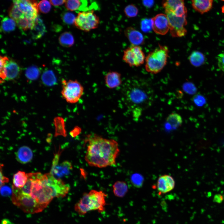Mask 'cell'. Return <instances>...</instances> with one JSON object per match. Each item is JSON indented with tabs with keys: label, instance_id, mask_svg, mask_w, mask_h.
<instances>
[{
	"label": "cell",
	"instance_id": "37",
	"mask_svg": "<svg viewBox=\"0 0 224 224\" xmlns=\"http://www.w3.org/2000/svg\"><path fill=\"white\" fill-rule=\"evenodd\" d=\"M141 28L142 31L148 32L152 29V22L151 19H144L141 22Z\"/></svg>",
	"mask_w": 224,
	"mask_h": 224
},
{
	"label": "cell",
	"instance_id": "43",
	"mask_svg": "<svg viewBox=\"0 0 224 224\" xmlns=\"http://www.w3.org/2000/svg\"><path fill=\"white\" fill-rule=\"evenodd\" d=\"M193 100L195 104L198 106H202L206 103L204 97L199 94L195 95L193 97Z\"/></svg>",
	"mask_w": 224,
	"mask_h": 224
},
{
	"label": "cell",
	"instance_id": "31",
	"mask_svg": "<svg viewBox=\"0 0 224 224\" xmlns=\"http://www.w3.org/2000/svg\"><path fill=\"white\" fill-rule=\"evenodd\" d=\"M8 15L10 18L15 21L21 18L26 17L23 12L13 3L9 10Z\"/></svg>",
	"mask_w": 224,
	"mask_h": 224
},
{
	"label": "cell",
	"instance_id": "16",
	"mask_svg": "<svg viewBox=\"0 0 224 224\" xmlns=\"http://www.w3.org/2000/svg\"><path fill=\"white\" fill-rule=\"evenodd\" d=\"M124 33L133 45L139 46L144 43V39L142 33L133 27L127 28L124 30Z\"/></svg>",
	"mask_w": 224,
	"mask_h": 224
},
{
	"label": "cell",
	"instance_id": "11",
	"mask_svg": "<svg viewBox=\"0 0 224 224\" xmlns=\"http://www.w3.org/2000/svg\"><path fill=\"white\" fill-rule=\"evenodd\" d=\"M13 2L26 17L32 20L38 17L39 8L36 0H13Z\"/></svg>",
	"mask_w": 224,
	"mask_h": 224
},
{
	"label": "cell",
	"instance_id": "38",
	"mask_svg": "<svg viewBox=\"0 0 224 224\" xmlns=\"http://www.w3.org/2000/svg\"><path fill=\"white\" fill-rule=\"evenodd\" d=\"M39 9L42 13H47L50 10L51 6L50 2L47 0H42L38 3Z\"/></svg>",
	"mask_w": 224,
	"mask_h": 224
},
{
	"label": "cell",
	"instance_id": "23",
	"mask_svg": "<svg viewBox=\"0 0 224 224\" xmlns=\"http://www.w3.org/2000/svg\"><path fill=\"white\" fill-rule=\"evenodd\" d=\"M189 59L192 65L198 67L204 63L205 58L202 53L198 51H194L189 55Z\"/></svg>",
	"mask_w": 224,
	"mask_h": 224
},
{
	"label": "cell",
	"instance_id": "1",
	"mask_svg": "<svg viewBox=\"0 0 224 224\" xmlns=\"http://www.w3.org/2000/svg\"><path fill=\"white\" fill-rule=\"evenodd\" d=\"M86 140L87 147L85 159L89 166L102 168L116 164L119 149L115 140L95 134L87 135Z\"/></svg>",
	"mask_w": 224,
	"mask_h": 224
},
{
	"label": "cell",
	"instance_id": "28",
	"mask_svg": "<svg viewBox=\"0 0 224 224\" xmlns=\"http://www.w3.org/2000/svg\"><path fill=\"white\" fill-rule=\"evenodd\" d=\"M15 20L10 17H5L2 19L1 23V28L4 32H9L14 30L16 26Z\"/></svg>",
	"mask_w": 224,
	"mask_h": 224
},
{
	"label": "cell",
	"instance_id": "8",
	"mask_svg": "<svg viewBox=\"0 0 224 224\" xmlns=\"http://www.w3.org/2000/svg\"><path fill=\"white\" fill-rule=\"evenodd\" d=\"M169 25V31L172 37H181L185 36L187 30L185 26L187 24V15L178 17L171 12H165Z\"/></svg>",
	"mask_w": 224,
	"mask_h": 224
},
{
	"label": "cell",
	"instance_id": "44",
	"mask_svg": "<svg viewBox=\"0 0 224 224\" xmlns=\"http://www.w3.org/2000/svg\"><path fill=\"white\" fill-rule=\"evenodd\" d=\"M217 59L218 68L224 73V52L218 55Z\"/></svg>",
	"mask_w": 224,
	"mask_h": 224
},
{
	"label": "cell",
	"instance_id": "42",
	"mask_svg": "<svg viewBox=\"0 0 224 224\" xmlns=\"http://www.w3.org/2000/svg\"><path fill=\"white\" fill-rule=\"evenodd\" d=\"M183 88L185 92L190 94L195 93L197 91L194 85L190 82L184 83L183 85Z\"/></svg>",
	"mask_w": 224,
	"mask_h": 224
},
{
	"label": "cell",
	"instance_id": "24",
	"mask_svg": "<svg viewBox=\"0 0 224 224\" xmlns=\"http://www.w3.org/2000/svg\"><path fill=\"white\" fill-rule=\"evenodd\" d=\"M113 192L116 197H124L128 191V186L126 183L123 181H118L114 183L113 186Z\"/></svg>",
	"mask_w": 224,
	"mask_h": 224
},
{
	"label": "cell",
	"instance_id": "3",
	"mask_svg": "<svg viewBox=\"0 0 224 224\" xmlns=\"http://www.w3.org/2000/svg\"><path fill=\"white\" fill-rule=\"evenodd\" d=\"M33 180L30 195L43 210L53 198L52 192L47 185L44 175L40 172L32 173Z\"/></svg>",
	"mask_w": 224,
	"mask_h": 224
},
{
	"label": "cell",
	"instance_id": "13",
	"mask_svg": "<svg viewBox=\"0 0 224 224\" xmlns=\"http://www.w3.org/2000/svg\"><path fill=\"white\" fill-rule=\"evenodd\" d=\"M175 182L170 175H164L160 176L157 183V188L160 194H164L172 190L175 187Z\"/></svg>",
	"mask_w": 224,
	"mask_h": 224
},
{
	"label": "cell",
	"instance_id": "7",
	"mask_svg": "<svg viewBox=\"0 0 224 224\" xmlns=\"http://www.w3.org/2000/svg\"><path fill=\"white\" fill-rule=\"evenodd\" d=\"M100 22L98 16L91 10L79 12L73 25L78 29L87 32L97 28Z\"/></svg>",
	"mask_w": 224,
	"mask_h": 224
},
{
	"label": "cell",
	"instance_id": "5",
	"mask_svg": "<svg viewBox=\"0 0 224 224\" xmlns=\"http://www.w3.org/2000/svg\"><path fill=\"white\" fill-rule=\"evenodd\" d=\"M12 191L11 197L12 203L24 212L33 214L43 210L35 200L30 195L23 194L19 188L12 186Z\"/></svg>",
	"mask_w": 224,
	"mask_h": 224
},
{
	"label": "cell",
	"instance_id": "34",
	"mask_svg": "<svg viewBox=\"0 0 224 224\" xmlns=\"http://www.w3.org/2000/svg\"><path fill=\"white\" fill-rule=\"evenodd\" d=\"M130 180L132 184L135 187H141L144 181V178L142 175L135 173L133 174L130 177Z\"/></svg>",
	"mask_w": 224,
	"mask_h": 224
},
{
	"label": "cell",
	"instance_id": "10",
	"mask_svg": "<svg viewBox=\"0 0 224 224\" xmlns=\"http://www.w3.org/2000/svg\"><path fill=\"white\" fill-rule=\"evenodd\" d=\"M46 184L50 189L54 197H63L68 193L70 186L60 179L55 178L50 173L44 174Z\"/></svg>",
	"mask_w": 224,
	"mask_h": 224
},
{
	"label": "cell",
	"instance_id": "47",
	"mask_svg": "<svg viewBox=\"0 0 224 224\" xmlns=\"http://www.w3.org/2000/svg\"><path fill=\"white\" fill-rule=\"evenodd\" d=\"M51 3L54 6H58L65 3L66 0H49Z\"/></svg>",
	"mask_w": 224,
	"mask_h": 224
},
{
	"label": "cell",
	"instance_id": "21",
	"mask_svg": "<svg viewBox=\"0 0 224 224\" xmlns=\"http://www.w3.org/2000/svg\"><path fill=\"white\" fill-rule=\"evenodd\" d=\"M30 30L32 36L35 39L41 37L46 30L42 20L38 17L35 20L34 24Z\"/></svg>",
	"mask_w": 224,
	"mask_h": 224
},
{
	"label": "cell",
	"instance_id": "25",
	"mask_svg": "<svg viewBox=\"0 0 224 224\" xmlns=\"http://www.w3.org/2000/svg\"><path fill=\"white\" fill-rule=\"evenodd\" d=\"M27 179V174L23 171H18L13 175L12 186L17 188H22L26 184Z\"/></svg>",
	"mask_w": 224,
	"mask_h": 224
},
{
	"label": "cell",
	"instance_id": "33",
	"mask_svg": "<svg viewBox=\"0 0 224 224\" xmlns=\"http://www.w3.org/2000/svg\"><path fill=\"white\" fill-rule=\"evenodd\" d=\"M27 175L28 179L26 182L23 187L19 189L23 194L30 195L33 177L32 173H27Z\"/></svg>",
	"mask_w": 224,
	"mask_h": 224
},
{
	"label": "cell",
	"instance_id": "36",
	"mask_svg": "<svg viewBox=\"0 0 224 224\" xmlns=\"http://www.w3.org/2000/svg\"><path fill=\"white\" fill-rule=\"evenodd\" d=\"M81 3L79 0H66L65 7L68 10L73 11L77 10Z\"/></svg>",
	"mask_w": 224,
	"mask_h": 224
},
{
	"label": "cell",
	"instance_id": "14",
	"mask_svg": "<svg viewBox=\"0 0 224 224\" xmlns=\"http://www.w3.org/2000/svg\"><path fill=\"white\" fill-rule=\"evenodd\" d=\"M72 169L71 163L68 161H65L52 167L49 173L55 178L60 179L69 175Z\"/></svg>",
	"mask_w": 224,
	"mask_h": 224
},
{
	"label": "cell",
	"instance_id": "6",
	"mask_svg": "<svg viewBox=\"0 0 224 224\" xmlns=\"http://www.w3.org/2000/svg\"><path fill=\"white\" fill-rule=\"evenodd\" d=\"M61 94L63 98L70 103L77 102L84 93V88L77 80H63Z\"/></svg>",
	"mask_w": 224,
	"mask_h": 224
},
{
	"label": "cell",
	"instance_id": "27",
	"mask_svg": "<svg viewBox=\"0 0 224 224\" xmlns=\"http://www.w3.org/2000/svg\"><path fill=\"white\" fill-rule=\"evenodd\" d=\"M58 40L60 44L65 47H72L75 43L73 35L68 32H65L62 33L60 36Z\"/></svg>",
	"mask_w": 224,
	"mask_h": 224
},
{
	"label": "cell",
	"instance_id": "20",
	"mask_svg": "<svg viewBox=\"0 0 224 224\" xmlns=\"http://www.w3.org/2000/svg\"><path fill=\"white\" fill-rule=\"evenodd\" d=\"M193 9L196 12L203 14L209 11L212 8L213 0H190Z\"/></svg>",
	"mask_w": 224,
	"mask_h": 224
},
{
	"label": "cell",
	"instance_id": "48",
	"mask_svg": "<svg viewBox=\"0 0 224 224\" xmlns=\"http://www.w3.org/2000/svg\"><path fill=\"white\" fill-rule=\"evenodd\" d=\"M142 3L144 5L148 8L151 7L154 3V0H143Z\"/></svg>",
	"mask_w": 224,
	"mask_h": 224
},
{
	"label": "cell",
	"instance_id": "49",
	"mask_svg": "<svg viewBox=\"0 0 224 224\" xmlns=\"http://www.w3.org/2000/svg\"><path fill=\"white\" fill-rule=\"evenodd\" d=\"M9 181L8 179L3 175L1 169L0 171V186L4 185V183H7Z\"/></svg>",
	"mask_w": 224,
	"mask_h": 224
},
{
	"label": "cell",
	"instance_id": "2",
	"mask_svg": "<svg viewBox=\"0 0 224 224\" xmlns=\"http://www.w3.org/2000/svg\"><path fill=\"white\" fill-rule=\"evenodd\" d=\"M107 195L101 191L92 190L85 193L75 205L74 210L80 216H83L89 212L97 211L99 213L105 211Z\"/></svg>",
	"mask_w": 224,
	"mask_h": 224
},
{
	"label": "cell",
	"instance_id": "35",
	"mask_svg": "<svg viewBox=\"0 0 224 224\" xmlns=\"http://www.w3.org/2000/svg\"><path fill=\"white\" fill-rule=\"evenodd\" d=\"M124 11L125 16L129 18L136 17L138 12L137 7L133 4L127 6L124 8Z\"/></svg>",
	"mask_w": 224,
	"mask_h": 224
},
{
	"label": "cell",
	"instance_id": "45",
	"mask_svg": "<svg viewBox=\"0 0 224 224\" xmlns=\"http://www.w3.org/2000/svg\"><path fill=\"white\" fill-rule=\"evenodd\" d=\"M0 192L1 194L3 196H8L12 194L10 188L8 186L4 185L1 186Z\"/></svg>",
	"mask_w": 224,
	"mask_h": 224
},
{
	"label": "cell",
	"instance_id": "39",
	"mask_svg": "<svg viewBox=\"0 0 224 224\" xmlns=\"http://www.w3.org/2000/svg\"><path fill=\"white\" fill-rule=\"evenodd\" d=\"M55 125L56 127L55 134L57 135H65L64 124H63L62 120L59 118H57L55 120Z\"/></svg>",
	"mask_w": 224,
	"mask_h": 224
},
{
	"label": "cell",
	"instance_id": "22",
	"mask_svg": "<svg viewBox=\"0 0 224 224\" xmlns=\"http://www.w3.org/2000/svg\"><path fill=\"white\" fill-rule=\"evenodd\" d=\"M184 4V0H163L162 2L165 12L173 13L177 8Z\"/></svg>",
	"mask_w": 224,
	"mask_h": 224
},
{
	"label": "cell",
	"instance_id": "51",
	"mask_svg": "<svg viewBox=\"0 0 224 224\" xmlns=\"http://www.w3.org/2000/svg\"><path fill=\"white\" fill-rule=\"evenodd\" d=\"M162 209L166 212H167V208L166 203L164 202H162L161 204Z\"/></svg>",
	"mask_w": 224,
	"mask_h": 224
},
{
	"label": "cell",
	"instance_id": "41",
	"mask_svg": "<svg viewBox=\"0 0 224 224\" xmlns=\"http://www.w3.org/2000/svg\"><path fill=\"white\" fill-rule=\"evenodd\" d=\"M9 60L6 56H0V77L1 82H3L6 79V77L4 72V68L6 63Z\"/></svg>",
	"mask_w": 224,
	"mask_h": 224
},
{
	"label": "cell",
	"instance_id": "52",
	"mask_svg": "<svg viewBox=\"0 0 224 224\" xmlns=\"http://www.w3.org/2000/svg\"><path fill=\"white\" fill-rule=\"evenodd\" d=\"M221 0L222 1H224V0Z\"/></svg>",
	"mask_w": 224,
	"mask_h": 224
},
{
	"label": "cell",
	"instance_id": "19",
	"mask_svg": "<svg viewBox=\"0 0 224 224\" xmlns=\"http://www.w3.org/2000/svg\"><path fill=\"white\" fill-rule=\"evenodd\" d=\"M33 152L28 147L23 146L20 147L16 153V158L18 161L22 164H26L32 159Z\"/></svg>",
	"mask_w": 224,
	"mask_h": 224
},
{
	"label": "cell",
	"instance_id": "18",
	"mask_svg": "<svg viewBox=\"0 0 224 224\" xmlns=\"http://www.w3.org/2000/svg\"><path fill=\"white\" fill-rule=\"evenodd\" d=\"M105 83L110 89L117 88L121 85L122 83L121 74L115 71H110L105 75Z\"/></svg>",
	"mask_w": 224,
	"mask_h": 224
},
{
	"label": "cell",
	"instance_id": "30",
	"mask_svg": "<svg viewBox=\"0 0 224 224\" xmlns=\"http://www.w3.org/2000/svg\"><path fill=\"white\" fill-rule=\"evenodd\" d=\"M35 20L25 17L15 21L16 24L20 29L25 31L29 29H30L34 24Z\"/></svg>",
	"mask_w": 224,
	"mask_h": 224
},
{
	"label": "cell",
	"instance_id": "12",
	"mask_svg": "<svg viewBox=\"0 0 224 224\" xmlns=\"http://www.w3.org/2000/svg\"><path fill=\"white\" fill-rule=\"evenodd\" d=\"M152 30L157 34L164 35L169 30V25L166 14L160 13L152 18Z\"/></svg>",
	"mask_w": 224,
	"mask_h": 224
},
{
	"label": "cell",
	"instance_id": "4",
	"mask_svg": "<svg viewBox=\"0 0 224 224\" xmlns=\"http://www.w3.org/2000/svg\"><path fill=\"white\" fill-rule=\"evenodd\" d=\"M169 52L167 46L160 44L150 52L145 60L147 71L152 74H156L161 72L167 63Z\"/></svg>",
	"mask_w": 224,
	"mask_h": 224
},
{
	"label": "cell",
	"instance_id": "26",
	"mask_svg": "<svg viewBox=\"0 0 224 224\" xmlns=\"http://www.w3.org/2000/svg\"><path fill=\"white\" fill-rule=\"evenodd\" d=\"M41 80L44 84L48 86H52L55 85L57 82L55 75L52 71L48 70L43 73Z\"/></svg>",
	"mask_w": 224,
	"mask_h": 224
},
{
	"label": "cell",
	"instance_id": "29",
	"mask_svg": "<svg viewBox=\"0 0 224 224\" xmlns=\"http://www.w3.org/2000/svg\"><path fill=\"white\" fill-rule=\"evenodd\" d=\"M166 122L172 128H176L181 126L183 121L182 117L180 114L173 113L167 117Z\"/></svg>",
	"mask_w": 224,
	"mask_h": 224
},
{
	"label": "cell",
	"instance_id": "17",
	"mask_svg": "<svg viewBox=\"0 0 224 224\" xmlns=\"http://www.w3.org/2000/svg\"><path fill=\"white\" fill-rule=\"evenodd\" d=\"M4 72L6 79L13 80L16 78L20 74V68L17 62L13 60H9L6 64Z\"/></svg>",
	"mask_w": 224,
	"mask_h": 224
},
{
	"label": "cell",
	"instance_id": "9",
	"mask_svg": "<svg viewBox=\"0 0 224 224\" xmlns=\"http://www.w3.org/2000/svg\"><path fill=\"white\" fill-rule=\"evenodd\" d=\"M145 56L141 48L138 45H132L123 52V60L130 67H138L145 61Z\"/></svg>",
	"mask_w": 224,
	"mask_h": 224
},
{
	"label": "cell",
	"instance_id": "15",
	"mask_svg": "<svg viewBox=\"0 0 224 224\" xmlns=\"http://www.w3.org/2000/svg\"><path fill=\"white\" fill-rule=\"evenodd\" d=\"M127 99L135 105L142 104L148 98V96L143 90L138 88H132L127 93Z\"/></svg>",
	"mask_w": 224,
	"mask_h": 224
},
{
	"label": "cell",
	"instance_id": "46",
	"mask_svg": "<svg viewBox=\"0 0 224 224\" xmlns=\"http://www.w3.org/2000/svg\"><path fill=\"white\" fill-rule=\"evenodd\" d=\"M224 199V196L221 194H215L214 197L213 201L217 203H221Z\"/></svg>",
	"mask_w": 224,
	"mask_h": 224
},
{
	"label": "cell",
	"instance_id": "32",
	"mask_svg": "<svg viewBox=\"0 0 224 224\" xmlns=\"http://www.w3.org/2000/svg\"><path fill=\"white\" fill-rule=\"evenodd\" d=\"M40 74L39 69L35 66L28 68L25 71V75L29 80H34L37 79Z\"/></svg>",
	"mask_w": 224,
	"mask_h": 224
},
{
	"label": "cell",
	"instance_id": "50",
	"mask_svg": "<svg viewBox=\"0 0 224 224\" xmlns=\"http://www.w3.org/2000/svg\"><path fill=\"white\" fill-rule=\"evenodd\" d=\"M2 224H15L7 219H3L1 222Z\"/></svg>",
	"mask_w": 224,
	"mask_h": 224
},
{
	"label": "cell",
	"instance_id": "40",
	"mask_svg": "<svg viewBox=\"0 0 224 224\" xmlns=\"http://www.w3.org/2000/svg\"><path fill=\"white\" fill-rule=\"evenodd\" d=\"M63 21L68 25L74 24L76 17L74 14L70 12H66L62 16Z\"/></svg>",
	"mask_w": 224,
	"mask_h": 224
}]
</instances>
